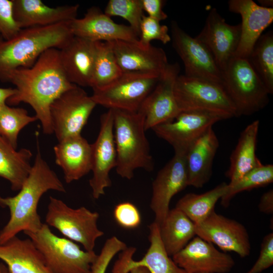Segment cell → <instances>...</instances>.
<instances>
[{
  "mask_svg": "<svg viewBox=\"0 0 273 273\" xmlns=\"http://www.w3.org/2000/svg\"><path fill=\"white\" fill-rule=\"evenodd\" d=\"M172 257L187 273H228L235 264L231 255L219 251L213 244L198 236L194 237Z\"/></svg>",
  "mask_w": 273,
  "mask_h": 273,
  "instance_id": "18",
  "label": "cell"
},
{
  "mask_svg": "<svg viewBox=\"0 0 273 273\" xmlns=\"http://www.w3.org/2000/svg\"><path fill=\"white\" fill-rule=\"evenodd\" d=\"M144 11L148 16L159 21L165 20L167 14L163 11L165 1L162 0H141Z\"/></svg>",
  "mask_w": 273,
  "mask_h": 273,
  "instance_id": "42",
  "label": "cell"
},
{
  "mask_svg": "<svg viewBox=\"0 0 273 273\" xmlns=\"http://www.w3.org/2000/svg\"><path fill=\"white\" fill-rule=\"evenodd\" d=\"M93 176L89 180L94 199H98L112 185L110 172L116 165L117 155L114 138L112 109L100 117V130L91 144Z\"/></svg>",
  "mask_w": 273,
  "mask_h": 273,
  "instance_id": "13",
  "label": "cell"
},
{
  "mask_svg": "<svg viewBox=\"0 0 273 273\" xmlns=\"http://www.w3.org/2000/svg\"><path fill=\"white\" fill-rule=\"evenodd\" d=\"M49 190L66 192L56 173L42 158L39 148L35 161L19 193L13 197L0 196V206L7 207L10 218L0 231V244H3L21 232H35L43 223L37 212L42 196Z\"/></svg>",
  "mask_w": 273,
  "mask_h": 273,
  "instance_id": "2",
  "label": "cell"
},
{
  "mask_svg": "<svg viewBox=\"0 0 273 273\" xmlns=\"http://www.w3.org/2000/svg\"><path fill=\"white\" fill-rule=\"evenodd\" d=\"M37 120L30 116L22 108L10 107L6 104L0 106V136L15 149L17 147L18 136L25 126Z\"/></svg>",
  "mask_w": 273,
  "mask_h": 273,
  "instance_id": "34",
  "label": "cell"
},
{
  "mask_svg": "<svg viewBox=\"0 0 273 273\" xmlns=\"http://www.w3.org/2000/svg\"><path fill=\"white\" fill-rule=\"evenodd\" d=\"M14 18L21 29L71 22L77 18L79 5L52 8L40 0H12Z\"/></svg>",
  "mask_w": 273,
  "mask_h": 273,
  "instance_id": "23",
  "label": "cell"
},
{
  "mask_svg": "<svg viewBox=\"0 0 273 273\" xmlns=\"http://www.w3.org/2000/svg\"><path fill=\"white\" fill-rule=\"evenodd\" d=\"M232 117L228 113L211 110L182 111L173 120L152 129L157 136L171 145L174 152L186 153L192 144L208 128L218 121Z\"/></svg>",
  "mask_w": 273,
  "mask_h": 273,
  "instance_id": "8",
  "label": "cell"
},
{
  "mask_svg": "<svg viewBox=\"0 0 273 273\" xmlns=\"http://www.w3.org/2000/svg\"><path fill=\"white\" fill-rule=\"evenodd\" d=\"M258 2L260 6L265 8H272L273 1L272 0H259Z\"/></svg>",
  "mask_w": 273,
  "mask_h": 273,
  "instance_id": "46",
  "label": "cell"
},
{
  "mask_svg": "<svg viewBox=\"0 0 273 273\" xmlns=\"http://www.w3.org/2000/svg\"><path fill=\"white\" fill-rule=\"evenodd\" d=\"M222 75V85L237 116L252 115L268 104L269 94L247 59L232 58Z\"/></svg>",
  "mask_w": 273,
  "mask_h": 273,
  "instance_id": "5",
  "label": "cell"
},
{
  "mask_svg": "<svg viewBox=\"0 0 273 273\" xmlns=\"http://www.w3.org/2000/svg\"><path fill=\"white\" fill-rule=\"evenodd\" d=\"M129 273H150L148 269L142 266H139L132 268Z\"/></svg>",
  "mask_w": 273,
  "mask_h": 273,
  "instance_id": "45",
  "label": "cell"
},
{
  "mask_svg": "<svg viewBox=\"0 0 273 273\" xmlns=\"http://www.w3.org/2000/svg\"><path fill=\"white\" fill-rule=\"evenodd\" d=\"M230 11L241 17V37L234 57L247 59L263 31L273 21V8H265L252 0H230Z\"/></svg>",
  "mask_w": 273,
  "mask_h": 273,
  "instance_id": "21",
  "label": "cell"
},
{
  "mask_svg": "<svg viewBox=\"0 0 273 273\" xmlns=\"http://www.w3.org/2000/svg\"><path fill=\"white\" fill-rule=\"evenodd\" d=\"M241 37V24L233 25L213 8L209 12L205 25L196 37L208 50L222 72L235 56Z\"/></svg>",
  "mask_w": 273,
  "mask_h": 273,
  "instance_id": "17",
  "label": "cell"
},
{
  "mask_svg": "<svg viewBox=\"0 0 273 273\" xmlns=\"http://www.w3.org/2000/svg\"><path fill=\"white\" fill-rule=\"evenodd\" d=\"M113 216L117 223L126 229L138 228L141 223V216L138 208L129 202L117 204L113 210Z\"/></svg>",
  "mask_w": 273,
  "mask_h": 273,
  "instance_id": "39",
  "label": "cell"
},
{
  "mask_svg": "<svg viewBox=\"0 0 273 273\" xmlns=\"http://www.w3.org/2000/svg\"><path fill=\"white\" fill-rule=\"evenodd\" d=\"M160 77L151 74L123 72L107 86L93 90L91 97L97 105L108 109L138 111Z\"/></svg>",
  "mask_w": 273,
  "mask_h": 273,
  "instance_id": "9",
  "label": "cell"
},
{
  "mask_svg": "<svg viewBox=\"0 0 273 273\" xmlns=\"http://www.w3.org/2000/svg\"><path fill=\"white\" fill-rule=\"evenodd\" d=\"M259 121L255 120L241 132L237 145L230 156V164L226 176L229 186L239 180L248 171L261 164L256 155Z\"/></svg>",
  "mask_w": 273,
  "mask_h": 273,
  "instance_id": "27",
  "label": "cell"
},
{
  "mask_svg": "<svg viewBox=\"0 0 273 273\" xmlns=\"http://www.w3.org/2000/svg\"><path fill=\"white\" fill-rule=\"evenodd\" d=\"M99 213L84 206L74 209L62 200L50 196L45 223L57 229L64 237L94 251L97 240L104 235L98 226Z\"/></svg>",
  "mask_w": 273,
  "mask_h": 273,
  "instance_id": "7",
  "label": "cell"
},
{
  "mask_svg": "<svg viewBox=\"0 0 273 273\" xmlns=\"http://www.w3.org/2000/svg\"><path fill=\"white\" fill-rule=\"evenodd\" d=\"M96 105L92 97L77 85L57 98L50 106V114L58 141L81 134Z\"/></svg>",
  "mask_w": 273,
  "mask_h": 273,
  "instance_id": "11",
  "label": "cell"
},
{
  "mask_svg": "<svg viewBox=\"0 0 273 273\" xmlns=\"http://www.w3.org/2000/svg\"><path fill=\"white\" fill-rule=\"evenodd\" d=\"M150 246L144 257L135 261L132 257L126 261V270L142 266L150 273H187L179 267L166 253L160 239L159 225L155 221L149 225Z\"/></svg>",
  "mask_w": 273,
  "mask_h": 273,
  "instance_id": "30",
  "label": "cell"
},
{
  "mask_svg": "<svg viewBox=\"0 0 273 273\" xmlns=\"http://www.w3.org/2000/svg\"><path fill=\"white\" fill-rule=\"evenodd\" d=\"M16 89L0 87V106L6 104L7 100L16 93Z\"/></svg>",
  "mask_w": 273,
  "mask_h": 273,
  "instance_id": "44",
  "label": "cell"
},
{
  "mask_svg": "<svg viewBox=\"0 0 273 273\" xmlns=\"http://www.w3.org/2000/svg\"><path fill=\"white\" fill-rule=\"evenodd\" d=\"M0 259L10 273H53L29 238L22 239L16 236L0 244Z\"/></svg>",
  "mask_w": 273,
  "mask_h": 273,
  "instance_id": "26",
  "label": "cell"
},
{
  "mask_svg": "<svg viewBox=\"0 0 273 273\" xmlns=\"http://www.w3.org/2000/svg\"><path fill=\"white\" fill-rule=\"evenodd\" d=\"M73 36L70 22L21 29L8 40L0 36V80L5 82L17 68L31 67L45 51L62 49Z\"/></svg>",
  "mask_w": 273,
  "mask_h": 273,
  "instance_id": "3",
  "label": "cell"
},
{
  "mask_svg": "<svg viewBox=\"0 0 273 273\" xmlns=\"http://www.w3.org/2000/svg\"><path fill=\"white\" fill-rule=\"evenodd\" d=\"M186 153L174 152L171 159L157 173L152 183L150 208L160 224L169 211L173 197L188 186Z\"/></svg>",
  "mask_w": 273,
  "mask_h": 273,
  "instance_id": "16",
  "label": "cell"
},
{
  "mask_svg": "<svg viewBox=\"0 0 273 273\" xmlns=\"http://www.w3.org/2000/svg\"><path fill=\"white\" fill-rule=\"evenodd\" d=\"M96 52V42L74 36L59 50L60 59L69 81L90 86Z\"/></svg>",
  "mask_w": 273,
  "mask_h": 273,
  "instance_id": "22",
  "label": "cell"
},
{
  "mask_svg": "<svg viewBox=\"0 0 273 273\" xmlns=\"http://www.w3.org/2000/svg\"><path fill=\"white\" fill-rule=\"evenodd\" d=\"M273 181V165L262 163L243 175L235 184L229 186L224 195L221 198V204L228 207L232 198L244 191L263 187Z\"/></svg>",
  "mask_w": 273,
  "mask_h": 273,
  "instance_id": "35",
  "label": "cell"
},
{
  "mask_svg": "<svg viewBox=\"0 0 273 273\" xmlns=\"http://www.w3.org/2000/svg\"><path fill=\"white\" fill-rule=\"evenodd\" d=\"M196 234L214 244L224 252H234L241 257L249 255L251 244L245 227L240 222L213 211L207 218L195 224Z\"/></svg>",
  "mask_w": 273,
  "mask_h": 273,
  "instance_id": "15",
  "label": "cell"
},
{
  "mask_svg": "<svg viewBox=\"0 0 273 273\" xmlns=\"http://www.w3.org/2000/svg\"><path fill=\"white\" fill-rule=\"evenodd\" d=\"M123 72L151 74L161 76L169 64L163 49L151 44L148 48L124 40L108 42Z\"/></svg>",
  "mask_w": 273,
  "mask_h": 273,
  "instance_id": "19",
  "label": "cell"
},
{
  "mask_svg": "<svg viewBox=\"0 0 273 273\" xmlns=\"http://www.w3.org/2000/svg\"><path fill=\"white\" fill-rule=\"evenodd\" d=\"M0 136V177L8 180L13 191H19L30 171L31 152L26 148L16 151Z\"/></svg>",
  "mask_w": 273,
  "mask_h": 273,
  "instance_id": "29",
  "label": "cell"
},
{
  "mask_svg": "<svg viewBox=\"0 0 273 273\" xmlns=\"http://www.w3.org/2000/svg\"><path fill=\"white\" fill-rule=\"evenodd\" d=\"M122 73L109 43L97 41L90 87L93 90L103 88L114 82Z\"/></svg>",
  "mask_w": 273,
  "mask_h": 273,
  "instance_id": "33",
  "label": "cell"
},
{
  "mask_svg": "<svg viewBox=\"0 0 273 273\" xmlns=\"http://www.w3.org/2000/svg\"><path fill=\"white\" fill-rule=\"evenodd\" d=\"M143 12L141 0H110L104 13L110 17L119 16L126 20L139 37Z\"/></svg>",
  "mask_w": 273,
  "mask_h": 273,
  "instance_id": "36",
  "label": "cell"
},
{
  "mask_svg": "<svg viewBox=\"0 0 273 273\" xmlns=\"http://www.w3.org/2000/svg\"><path fill=\"white\" fill-rule=\"evenodd\" d=\"M228 184L222 183L201 194L188 193L176 203L175 207L182 211L195 224L204 220L213 211L218 201L227 191Z\"/></svg>",
  "mask_w": 273,
  "mask_h": 273,
  "instance_id": "31",
  "label": "cell"
},
{
  "mask_svg": "<svg viewBox=\"0 0 273 273\" xmlns=\"http://www.w3.org/2000/svg\"><path fill=\"white\" fill-rule=\"evenodd\" d=\"M112 110L117 173L122 178L131 179L138 168L152 171L154 164L145 134L144 115L139 111Z\"/></svg>",
  "mask_w": 273,
  "mask_h": 273,
  "instance_id": "4",
  "label": "cell"
},
{
  "mask_svg": "<svg viewBox=\"0 0 273 273\" xmlns=\"http://www.w3.org/2000/svg\"><path fill=\"white\" fill-rule=\"evenodd\" d=\"M6 81L13 84L16 90L6 104L17 105L23 102L30 105L41 122L43 132L49 134L53 133L50 114L52 103L76 85L67 78L61 63L59 50L56 48L43 53L31 67L11 72Z\"/></svg>",
  "mask_w": 273,
  "mask_h": 273,
  "instance_id": "1",
  "label": "cell"
},
{
  "mask_svg": "<svg viewBox=\"0 0 273 273\" xmlns=\"http://www.w3.org/2000/svg\"><path fill=\"white\" fill-rule=\"evenodd\" d=\"M219 145L211 127L189 147L185 156L188 186L200 188L209 180Z\"/></svg>",
  "mask_w": 273,
  "mask_h": 273,
  "instance_id": "25",
  "label": "cell"
},
{
  "mask_svg": "<svg viewBox=\"0 0 273 273\" xmlns=\"http://www.w3.org/2000/svg\"><path fill=\"white\" fill-rule=\"evenodd\" d=\"M158 225L160 239L169 256L181 250L196 235L195 224L176 208L170 209Z\"/></svg>",
  "mask_w": 273,
  "mask_h": 273,
  "instance_id": "28",
  "label": "cell"
},
{
  "mask_svg": "<svg viewBox=\"0 0 273 273\" xmlns=\"http://www.w3.org/2000/svg\"><path fill=\"white\" fill-rule=\"evenodd\" d=\"M179 71L178 63H169L139 109L144 116L146 131L173 120L180 112L174 94V83Z\"/></svg>",
  "mask_w": 273,
  "mask_h": 273,
  "instance_id": "14",
  "label": "cell"
},
{
  "mask_svg": "<svg viewBox=\"0 0 273 273\" xmlns=\"http://www.w3.org/2000/svg\"><path fill=\"white\" fill-rule=\"evenodd\" d=\"M273 264V233L263 239L259 257L251 268L246 273H260Z\"/></svg>",
  "mask_w": 273,
  "mask_h": 273,
  "instance_id": "41",
  "label": "cell"
},
{
  "mask_svg": "<svg viewBox=\"0 0 273 273\" xmlns=\"http://www.w3.org/2000/svg\"><path fill=\"white\" fill-rule=\"evenodd\" d=\"M55 162L67 183L77 180L92 171V146L81 134L68 137L54 147Z\"/></svg>",
  "mask_w": 273,
  "mask_h": 273,
  "instance_id": "24",
  "label": "cell"
},
{
  "mask_svg": "<svg viewBox=\"0 0 273 273\" xmlns=\"http://www.w3.org/2000/svg\"><path fill=\"white\" fill-rule=\"evenodd\" d=\"M174 94L180 111L207 109L237 116L235 108L222 84L179 75L174 83Z\"/></svg>",
  "mask_w": 273,
  "mask_h": 273,
  "instance_id": "10",
  "label": "cell"
},
{
  "mask_svg": "<svg viewBox=\"0 0 273 273\" xmlns=\"http://www.w3.org/2000/svg\"><path fill=\"white\" fill-rule=\"evenodd\" d=\"M269 94L273 93V32L262 34L247 58Z\"/></svg>",
  "mask_w": 273,
  "mask_h": 273,
  "instance_id": "32",
  "label": "cell"
},
{
  "mask_svg": "<svg viewBox=\"0 0 273 273\" xmlns=\"http://www.w3.org/2000/svg\"><path fill=\"white\" fill-rule=\"evenodd\" d=\"M24 233L41 252L53 273H91L97 254L82 250L75 242L56 235L43 223L35 232Z\"/></svg>",
  "mask_w": 273,
  "mask_h": 273,
  "instance_id": "6",
  "label": "cell"
},
{
  "mask_svg": "<svg viewBox=\"0 0 273 273\" xmlns=\"http://www.w3.org/2000/svg\"><path fill=\"white\" fill-rule=\"evenodd\" d=\"M99 8L88 9L83 17L70 22L74 36L97 42L124 40L139 43V36L128 25L117 24Z\"/></svg>",
  "mask_w": 273,
  "mask_h": 273,
  "instance_id": "20",
  "label": "cell"
},
{
  "mask_svg": "<svg viewBox=\"0 0 273 273\" xmlns=\"http://www.w3.org/2000/svg\"><path fill=\"white\" fill-rule=\"evenodd\" d=\"M126 244L116 236L108 239L91 266V273H105L115 255L126 249Z\"/></svg>",
  "mask_w": 273,
  "mask_h": 273,
  "instance_id": "38",
  "label": "cell"
},
{
  "mask_svg": "<svg viewBox=\"0 0 273 273\" xmlns=\"http://www.w3.org/2000/svg\"><path fill=\"white\" fill-rule=\"evenodd\" d=\"M21 29L14 18L12 0H0V36L8 40Z\"/></svg>",
  "mask_w": 273,
  "mask_h": 273,
  "instance_id": "40",
  "label": "cell"
},
{
  "mask_svg": "<svg viewBox=\"0 0 273 273\" xmlns=\"http://www.w3.org/2000/svg\"><path fill=\"white\" fill-rule=\"evenodd\" d=\"M197 273H210V272H197Z\"/></svg>",
  "mask_w": 273,
  "mask_h": 273,
  "instance_id": "47",
  "label": "cell"
},
{
  "mask_svg": "<svg viewBox=\"0 0 273 273\" xmlns=\"http://www.w3.org/2000/svg\"><path fill=\"white\" fill-rule=\"evenodd\" d=\"M173 48L183 62L186 76L203 78L220 84L222 72L207 48L172 21L170 24Z\"/></svg>",
  "mask_w": 273,
  "mask_h": 273,
  "instance_id": "12",
  "label": "cell"
},
{
  "mask_svg": "<svg viewBox=\"0 0 273 273\" xmlns=\"http://www.w3.org/2000/svg\"><path fill=\"white\" fill-rule=\"evenodd\" d=\"M153 40H159L163 44L171 41L168 28L161 25L160 21L144 15L140 25L139 43L146 48L151 45L150 42Z\"/></svg>",
  "mask_w": 273,
  "mask_h": 273,
  "instance_id": "37",
  "label": "cell"
},
{
  "mask_svg": "<svg viewBox=\"0 0 273 273\" xmlns=\"http://www.w3.org/2000/svg\"><path fill=\"white\" fill-rule=\"evenodd\" d=\"M260 211L266 214L273 213V190L270 189L264 193L260 199L258 204Z\"/></svg>",
  "mask_w": 273,
  "mask_h": 273,
  "instance_id": "43",
  "label": "cell"
}]
</instances>
